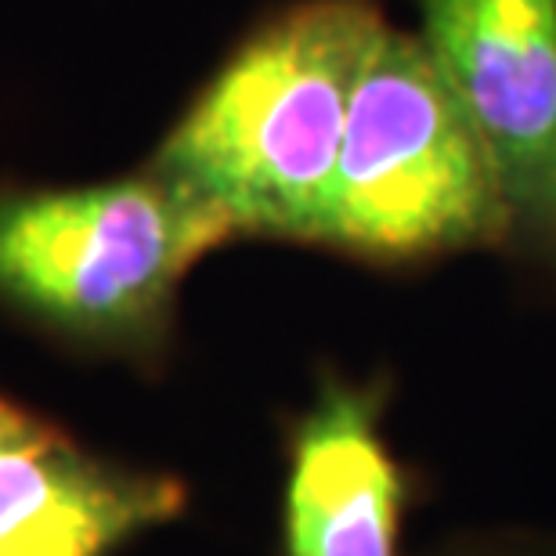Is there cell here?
<instances>
[{
	"label": "cell",
	"instance_id": "1",
	"mask_svg": "<svg viewBox=\"0 0 556 556\" xmlns=\"http://www.w3.org/2000/svg\"><path fill=\"white\" fill-rule=\"evenodd\" d=\"M383 11L372 0H296L217 65L152 166L228 220L236 239L318 247L348 105Z\"/></svg>",
	"mask_w": 556,
	"mask_h": 556
},
{
	"label": "cell",
	"instance_id": "2",
	"mask_svg": "<svg viewBox=\"0 0 556 556\" xmlns=\"http://www.w3.org/2000/svg\"><path fill=\"white\" fill-rule=\"evenodd\" d=\"M236 239L160 166L94 185L0 188V307L84 354L160 372L185 278Z\"/></svg>",
	"mask_w": 556,
	"mask_h": 556
},
{
	"label": "cell",
	"instance_id": "3",
	"mask_svg": "<svg viewBox=\"0 0 556 556\" xmlns=\"http://www.w3.org/2000/svg\"><path fill=\"white\" fill-rule=\"evenodd\" d=\"M506 203L459 94L419 33L376 29L354 80L318 250L402 271L506 250Z\"/></svg>",
	"mask_w": 556,
	"mask_h": 556
},
{
	"label": "cell",
	"instance_id": "4",
	"mask_svg": "<svg viewBox=\"0 0 556 556\" xmlns=\"http://www.w3.org/2000/svg\"><path fill=\"white\" fill-rule=\"evenodd\" d=\"M506 203V250L556 286V0H416Z\"/></svg>",
	"mask_w": 556,
	"mask_h": 556
},
{
	"label": "cell",
	"instance_id": "5",
	"mask_svg": "<svg viewBox=\"0 0 556 556\" xmlns=\"http://www.w3.org/2000/svg\"><path fill=\"white\" fill-rule=\"evenodd\" d=\"M394 380L321 369L286 427L282 556H405L416 470L387 441Z\"/></svg>",
	"mask_w": 556,
	"mask_h": 556
},
{
	"label": "cell",
	"instance_id": "6",
	"mask_svg": "<svg viewBox=\"0 0 556 556\" xmlns=\"http://www.w3.org/2000/svg\"><path fill=\"white\" fill-rule=\"evenodd\" d=\"M188 509V484L84 452L65 433L0 448V556H113Z\"/></svg>",
	"mask_w": 556,
	"mask_h": 556
},
{
	"label": "cell",
	"instance_id": "7",
	"mask_svg": "<svg viewBox=\"0 0 556 556\" xmlns=\"http://www.w3.org/2000/svg\"><path fill=\"white\" fill-rule=\"evenodd\" d=\"M419 556H556L549 528H470L433 542Z\"/></svg>",
	"mask_w": 556,
	"mask_h": 556
},
{
	"label": "cell",
	"instance_id": "8",
	"mask_svg": "<svg viewBox=\"0 0 556 556\" xmlns=\"http://www.w3.org/2000/svg\"><path fill=\"white\" fill-rule=\"evenodd\" d=\"M59 427H51L48 419L26 413L22 405L0 397V448H18V444H37L48 438H59Z\"/></svg>",
	"mask_w": 556,
	"mask_h": 556
}]
</instances>
